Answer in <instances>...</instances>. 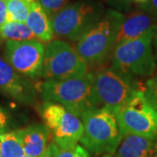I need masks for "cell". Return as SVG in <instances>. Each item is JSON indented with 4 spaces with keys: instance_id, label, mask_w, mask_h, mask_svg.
<instances>
[{
    "instance_id": "6da1fadb",
    "label": "cell",
    "mask_w": 157,
    "mask_h": 157,
    "mask_svg": "<svg viewBox=\"0 0 157 157\" xmlns=\"http://www.w3.org/2000/svg\"><path fill=\"white\" fill-rule=\"evenodd\" d=\"M84 131L80 142L95 154L115 153L123 135L116 113L107 107H91L81 115Z\"/></svg>"
},
{
    "instance_id": "7a4b0ae2",
    "label": "cell",
    "mask_w": 157,
    "mask_h": 157,
    "mask_svg": "<svg viewBox=\"0 0 157 157\" xmlns=\"http://www.w3.org/2000/svg\"><path fill=\"white\" fill-rule=\"evenodd\" d=\"M94 74L87 73L74 78L47 79L39 85L40 96L44 101L60 104L77 116L93 107L92 91Z\"/></svg>"
},
{
    "instance_id": "3957f363",
    "label": "cell",
    "mask_w": 157,
    "mask_h": 157,
    "mask_svg": "<svg viewBox=\"0 0 157 157\" xmlns=\"http://www.w3.org/2000/svg\"><path fill=\"white\" fill-rule=\"evenodd\" d=\"M123 17L114 10L105 11L97 24L77 41L76 51L86 65L101 63L113 52Z\"/></svg>"
},
{
    "instance_id": "277c9868",
    "label": "cell",
    "mask_w": 157,
    "mask_h": 157,
    "mask_svg": "<svg viewBox=\"0 0 157 157\" xmlns=\"http://www.w3.org/2000/svg\"><path fill=\"white\" fill-rule=\"evenodd\" d=\"M157 28L138 39L129 40L113 49V67L132 77H149L156 68L153 42Z\"/></svg>"
},
{
    "instance_id": "5b68a950",
    "label": "cell",
    "mask_w": 157,
    "mask_h": 157,
    "mask_svg": "<svg viewBox=\"0 0 157 157\" xmlns=\"http://www.w3.org/2000/svg\"><path fill=\"white\" fill-rule=\"evenodd\" d=\"M95 0H78L67 5L51 18L54 34L63 39L78 41L105 13Z\"/></svg>"
},
{
    "instance_id": "8992f818",
    "label": "cell",
    "mask_w": 157,
    "mask_h": 157,
    "mask_svg": "<svg viewBox=\"0 0 157 157\" xmlns=\"http://www.w3.org/2000/svg\"><path fill=\"white\" fill-rule=\"evenodd\" d=\"M138 88L134 77L115 68L104 69L94 74L92 91L94 107H107L117 113Z\"/></svg>"
},
{
    "instance_id": "52a82bcc",
    "label": "cell",
    "mask_w": 157,
    "mask_h": 157,
    "mask_svg": "<svg viewBox=\"0 0 157 157\" xmlns=\"http://www.w3.org/2000/svg\"><path fill=\"white\" fill-rule=\"evenodd\" d=\"M123 135H135L157 139V107L145 91L137 89L116 113Z\"/></svg>"
},
{
    "instance_id": "ba28073f",
    "label": "cell",
    "mask_w": 157,
    "mask_h": 157,
    "mask_svg": "<svg viewBox=\"0 0 157 157\" xmlns=\"http://www.w3.org/2000/svg\"><path fill=\"white\" fill-rule=\"evenodd\" d=\"M86 73V63L67 42L56 39L46 45L42 71L45 80L74 78Z\"/></svg>"
},
{
    "instance_id": "9c48e42d",
    "label": "cell",
    "mask_w": 157,
    "mask_h": 157,
    "mask_svg": "<svg viewBox=\"0 0 157 157\" xmlns=\"http://www.w3.org/2000/svg\"><path fill=\"white\" fill-rule=\"evenodd\" d=\"M41 113L57 146L68 149L78 145L84 131L80 118L60 104L50 101L44 102Z\"/></svg>"
},
{
    "instance_id": "30bf717a",
    "label": "cell",
    "mask_w": 157,
    "mask_h": 157,
    "mask_svg": "<svg viewBox=\"0 0 157 157\" xmlns=\"http://www.w3.org/2000/svg\"><path fill=\"white\" fill-rule=\"evenodd\" d=\"M45 45L39 40L6 41L5 57L13 69L29 79L42 77Z\"/></svg>"
},
{
    "instance_id": "8fae6325",
    "label": "cell",
    "mask_w": 157,
    "mask_h": 157,
    "mask_svg": "<svg viewBox=\"0 0 157 157\" xmlns=\"http://www.w3.org/2000/svg\"><path fill=\"white\" fill-rule=\"evenodd\" d=\"M0 91L24 104L36 101L37 89L31 80L18 73L11 65L0 58Z\"/></svg>"
},
{
    "instance_id": "7c38bea8",
    "label": "cell",
    "mask_w": 157,
    "mask_h": 157,
    "mask_svg": "<svg viewBox=\"0 0 157 157\" xmlns=\"http://www.w3.org/2000/svg\"><path fill=\"white\" fill-rule=\"evenodd\" d=\"M154 28H157V16L146 9L129 15H124L114 48L129 40L140 38Z\"/></svg>"
},
{
    "instance_id": "4fadbf2b",
    "label": "cell",
    "mask_w": 157,
    "mask_h": 157,
    "mask_svg": "<svg viewBox=\"0 0 157 157\" xmlns=\"http://www.w3.org/2000/svg\"><path fill=\"white\" fill-rule=\"evenodd\" d=\"M25 155L45 157L48 150L50 131L43 124H33L27 128L17 130Z\"/></svg>"
},
{
    "instance_id": "5bb4252c",
    "label": "cell",
    "mask_w": 157,
    "mask_h": 157,
    "mask_svg": "<svg viewBox=\"0 0 157 157\" xmlns=\"http://www.w3.org/2000/svg\"><path fill=\"white\" fill-rule=\"evenodd\" d=\"M156 150V139L127 135L121 140L115 157H154Z\"/></svg>"
},
{
    "instance_id": "9a60e30c",
    "label": "cell",
    "mask_w": 157,
    "mask_h": 157,
    "mask_svg": "<svg viewBox=\"0 0 157 157\" xmlns=\"http://www.w3.org/2000/svg\"><path fill=\"white\" fill-rule=\"evenodd\" d=\"M25 24L39 40L43 42H51L52 40L54 33L51 17L38 1L33 4Z\"/></svg>"
},
{
    "instance_id": "2e32d148",
    "label": "cell",
    "mask_w": 157,
    "mask_h": 157,
    "mask_svg": "<svg viewBox=\"0 0 157 157\" xmlns=\"http://www.w3.org/2000/svg\"><path fill=\"white\" fill-rule=\"evenodd\" d=\"M0 39L6 41L39 40L25 23L7 22L0 29Z\"/></svg>"
},
{
    "instance_id": "e0dca14e",
    "label": "cell",
    "mask_w": 157,
    "mask_h": 157,
    "mask_svg": "<svg viewBox=\"0 0 157 157\" xmlns=\"http://www.w3.org/2000/svg\"><path fill=\"white\" fill-rule=\"evenodd\" d=\"M25 155L22 142L17 131L0 133V156L24 157Z\"/></svg>"
},
{
    "instance_id": "ac0fdd59",
    "label": "cell",
    "mask_w": 157,
    "mask_h": 157,
    "mask_svg": "<svg viewBox=\"0 0 157 157\" xmlns=\"http://www.w3.org/2000/svg\"><path fill=\"white\" fill-rule=\"evenodd\" d=\"M37 0H6L7 22L25 23L32 6Z\"/></svg>"
},
{
    "instance_id": "d6986e66",
    "label": "cell",
    "mask_w": 157,
    "mask_h": 157,
    "mask_svg": "<svg viewBox=\"0 0 157 157\" xmlns=\"http://www.w3.org/2000/svg\"><path fill=\"white\" fill-rule=\"evenodd\" d=\"M45 157H89V155L86 148L78 145L73 148L64 149L52 141L48 147Z\"/></svg>"
},
{
    "instance_id": "ffe728a7",
    "label": "cell",
    "mask_w": 157,
    "mask_h": 157,
    "mask_svg": "<svg viewBox=\"0 0 157 157\" xmlns=\"http://www.w3.org/2000/svg\"><path fill=\"white\" fill-rule=\"evenodd\" d=\"M68 1L69 0H38L40 6L51 18L67 6Z\"/></svg>"
},
{
    "instance_id": "44dd1931",
    "label": "cell",
    "mask_w": 157,
    "mask_h": 157,
    "mask_svg": "<svg viewBox=\"0 0 157 157\" xmlns=\"http://www.w3.org/2000/svg\"><path fill=\"white\" fill-rule=\"evenodd\" d=\"M145 93L152 103L157 107V73L147 82Z\"/></svg>"
},
{
    "instance_id": "7402d4cb",
    "label": "cell",
    "mask_w": 157,
    "mask_h": 157,
    "mask_svg": "<svg viewBox=\"0 0 157 157\" xmlns=\"http://www.w3.org/2000/svg\"><path fill=\"white\" fill-rule=\"evenodd\" d=\"M107 3L119 12L128 11L131 7V0H106Z\"/></svg>"
},
{
    "instance_id": "603a6c76",
    "label": "cell",
    "mask_w": 157,
    "mask_h": 157,
    "mask_svg": "<svg viewBox=\"0 0 157 157\" xmlns=\"http://www.w3.org/2000/svg\"><path fill=\"white\" fill-rule=\"evenodd\" d=\"M7 4L6 0H0V29L7 23Z\"/></svg>"
},
{
    "instance_id": "cb8c5ba5",
    "label": "cell",
    "mask_w": 157,
    "mask_h": 157,
    "mask_svg": "<svg viewBox=\"0 0 157 157\" xmlns=\"http://www.w3.org/2000/svg\"><path fill=\"white\" fill-rule=\"evenodd\" d=\"M7 121H8V117L6 112L3 108L0 107V132L1 133H3V130L6 127Z\"/></svg>"
},
{
    "instance_id": "d4e9b609",
    "label": "cell",
    "mask_w": 157,
    "mask_h": 157,
    "mask_svg": "<svg viewBox=\"0 0 157 157\" xmlns=\"http://www.w3.org/2000/svg\"><path fill=\"white\" fill-rule=\"evenodd\" d=\"M146 10L151 11L155 16H157V0H148Z\"/></svg>"
},
{
    "instance_id": "484cf974",
    "label": "cell",
    "mask_w": 157,
    "mask_h": 157,
    "mask_svg": "<svg viewBox=\"0 0 157 157\" xmlns=\"http://www.w3.org/2000/svg\"><path fill=\"white\" fill-rule=\"evenodd\" d=\"M153 48H154V54H155V60L157 61V33L155 39H154V42H153Z\"/></svg>"
},
{
    "instance_id": "4316f807",
    "label": "cell",
    "mask_w": 157,
    "mask_h": 157,
    "mask_svg": "<svg viewBox=\"0 0 157 157\" xmlns=\"http://www.w3.org/2000/svg\"><path fill=\"white\" fill-rule=\"evenodd\" d=\"M135 2H139V3H142V4H144V3H147V1L148 0H134Z\"/></svg>"
},
{
    "instance_id": "83f0119b",
    "label": "cell",
    "mask_w": 157,
    "mask_h": 157,
    "mask_svg": "<svg viewBox=\"0 0 157 157\" xmlns=\"http://www.w3.org/2000/svg\"><path fill=\"white\" fill-rule=\"evenodd\" d=\"M103 157H113V156L112 155H109V154H108V155H105Z\"/></svg>"
},
{
    "instance_id": "f1b7e54d",
    "label": "cell",
    "mask_w": 157,
    "mask_h": 157,
    "mask_svg": "<svg viewBox=\"0 0 157 157\" xmlns=\"http://www.w3.org/2000/svg\"><path fill=\"white\" fill-rule=\"evenodd\" d=\"M24 157H33V156H29V155H25Z\"/></svg>"
},
{
    "instance_id": "f546056e",
    "label": "cell",
    "mask_w": 157,
    "mask_h": 157,
    "mask_svg": "<svg viewBox=\"0 0 157 157\" xmlns=\"http://www.w3.org/2000/svg\"><path fill=\"white\" fill-rule=\"evenodd\" d=\"M0 157H1V156H0Z\"/></svg>"
}]
</instances>
